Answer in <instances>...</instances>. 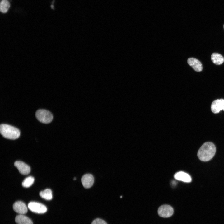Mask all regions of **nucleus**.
<instances>
[{"instance_id":"obj_1","label":"nucleus","mask_w":224,"mask_h":224,"mask_svg":"<svg viewBox=\"0 0 224 224\" xmlns=\"http://www.w3.org/2000/svg\"><path fill=\"white\" fill-rule=\"evenodd\" d=\"M216 151L215 145L211 142H207L200 147L198 151L197 156L201 161H208L214 156Z\"/></svg>"},{"instance_id":"obj_2","label":"nucleus","mask_w":224,"mask_h":224,"mask_svg":"<svg viewBox=\"0 0 224 224\" xmlns=\"http://www.w3.org/2000/svg\"><path fill=\"white\" fill-rule=\"evenodd\" d=\"M0 132L4 138L10 139H16L20 136V130L12 126L5 124H1Z\"/></svg>"},{"instance_id":"obj_3","label":"nucleus","mask_w":224,"mask_h":224,"mask_svg":"<svg viewBox=\"0 0 224 224\" xmlns=\"http://www.w3.org/2000/svg\"><path fill=\"white\" fill-rule=\"evenodd\" d=\"M35 116L39 121L45 124L50 123L53 119L52 113L50 111L44 109L37 110L36 112Z\"/></svg>"},{"instance_id":"obj_4","label":"nucleus","mask_w":224,"mask_h":224,"mask_svg":"<svg viewBox=\"0 0 224 224\" xmlns=\"http://www.w3.org/2000/svg\"><path fill=\"white\" fill-rule=\"evenodd\" d=\"M28 207L31 211L35 213H44L47 211V208L44 205L38 202H30L28 203Z\"/></svg>"},{"instance_id":"obj_5","label":"nucleus","mask_w":224,"mask_h":224,"mask_svg":"<svg viewBox=\"0 0 224 224\" xmlns=\"http://www.w3.org/2000/svg\"><path fill=\"white\" fill-rule=\"evenodd\" d=\"M173 208L168 205H163L160 207L158 210V213L161 217L167 218L171 216L173 214Z\"/></svg>"},{"instance_id":"obj_6","label":"nucleus","mask_w":224,"mask_h":224,"mask_svg":"<svg viewBox=\"0 0 224 224\" xmlns=\"http://www.w3.org/2000/svg\"><path fill=\"white\" fill-rule=\"evenodd\" d=\"M211 110L215 114L218 113L222 110L224 111V99H217L213 101L211 104Z\"/></svg>"},{"instance_id":"obj_7","label":"nucleus","mask_w":224,"mask_h":224,"mask_svg":"<svg viewBox=\"0 0 224 224\" xmlns=\"http://www.w3.org/2000/svg\"><path fill=\"white\" fill-rule=\"evenodd\" d=\"M14 165L17 168L19 172L22 175H27L30 172V167L22 161H16L14 162Z\"/></svg>"},{"instance_id":"obj_8","label":"nucleus","mask_w":224,"mask_h":224,"mask_svg":"<svg viewBox=\"0 0 224 224\" xmlns=\"http://www.w3.org/2000/svg\"><path fill=\"white\" fill-rule=\"evenodd\" d=\"M94 180L93 175L90 174L84 175L81 178L82 184L86 189H88L91 187L94 184Z\"/></svg>"},{"instance_id":"obj_9","label":"nucleus","mask_w":224,"mask_h":224,"mask_svg":"<svg viewBox=\"0 0 224 224\" xmlns=\"http://www.w3.org/2000/svg\"><path fill=\"white\" fill-rule=\"evenodd\" d=\"M13 208L15 212L20 214H26L27 212V208L26 204L21 201L15 202L13 205Z\"/></svg>"},{"instance_id":"obj_10","label":"nucleus","mask_w":224,"mask_h":224,"mask_svg":"<svg viewBox=\"0 0 224 224\" xmlns=\"http://www.w3.org/2000/svg\"><path fill=\"white\" fill-rule=\"evenodd\" d=\"M187 63L195 71L199 72L202 71V64L198 59L194 58H190L188 59Z\"/></svg>"},{"instance_id":"obj_11","label":"nucleus","mask_w":224,"mask_h":224,"mask_svg":"<svg viewBox=\"0 0 224 224\" xmlns=\"http://www.w3.org/2000/svg\"><path fill=\"white\" fill-rule=\"evenodd\" d=\"M174 177L176 179L185 182L189 183L191 181L190 176L187 173L183 171H179L176 173Z\"/></svg>"},{"instance_id":"obj_12","label":"nucleus","mask_w":224,"mask_h":224,"mask_svg":"<svg viewBox=\"0 0 224 224\" xmlns=\"http://www.w3.org/2000/svg\"><path fill=\"white\" fill-rule=\"evenodd\" d=\"M15 220L17 224H33L32 221L30 218L23 214L16 216Z\"/></svg>"},{"instance_id":"obj_13","label":"nucleus","mask_w":224,"mask_h":224,"mask_svg":"<svg viewBox=\"0 0 224 224\" xmlns=\"http://www.w3.org/2000/svg\"><path fill=\"white\" fill-rule=\"evenodd\" d=\"M211 59L213 63L217 65L222 64L224 62V58L221 54L213 53L211 55Z\"/></svg>"},{"instance_id":"obj_14","label":"nucleus","mask_w":224,"mask_h":224,"mask_svg":"<svg viewBox=\"0 0 224 224\" xmlns=\"http://www.w3.org/2000/svg\"><path fill=\"white\" fill-rule=\"evenodd\" d=\"M40 195L42 198L48 200L52 199L53 197L52 191L49 189L41 191L40 193Z\"/></svg>"},{"instance_id":"obj_15","label":"nucleus","mask_w":224,"mask_h":224,"mask_svg":"<svg viewBox=\"0 0 224 224\" xmlns=\"http://www.w3.org/2000/svg\"><path fill=\"white\" fill-rule=\"evenodd\" d=\"M10 7V4L7 0H2L0 4V10L3 13H6Z\"/></svg>"},{"instance_id":"obj_16","label":"nucleus","mask_w":224,"mask_h":224,"mask_svg":"<svg viewBox=\"0 0 224 224\" xmlns=\"http://www.w3.org/2000/svg\"><path fill=\"white\" fill-rule=\"evenodd\" d=\"M34 181V178L32 176H29L25 178L23 181L22 186L25 188H28L32 185Z\"/></svg>"},{"instance_id":"obj_17","label":"nucleus","mask_w":224,"mask_h":224,"mask_svg":"<svg viewBox=\"0 0 224 224\" xmlns=\"http://www.w3.org/2000/svg\"><path fill=\"white\" fill-rule=\"evenodd\" d=\"M91 224H107V223L105 221L102 219L97 218L93 221Z\"/></svg>"},{"instance_id":"obj_18","label":"nucleus","mask_w":224,"mask_h":224,"mask_svg":"<svg viewBox=\"0 0 224 224\" xmlns=\"http://www.w3.org/2000/svg\"><path fill=\"white\" fill-rule=\"evenodd\" d=\"M51 8H52V9H54V5H53V4H52V5H51Z\"/></svg>"},{"instance_id":"obj_19","label":"nucleus","mask_w":224,"mask_h":224,"mask_svg":"<svg viewBox=\"0 0 224 224\" xmlns=\"http://www.w3.org/2000/svg\"><path fill=\"white\" fill-rule=\"evenodd\" d=\"M76 178L75 177H74V178H73V180H76Z\"/></svg>"},{"instance_id":"obj_20","label":"nucleus","mask_w":224,"mask_h":224,"mask_svg":"<svg viewBox=\"0 0 224 224\" xmlns=\"http://www.w3.org/2000/svg\"><path fill=\"white\" fill-rule=\"evenodd\" d=\"M223 28H224V24L223 25Z\"/></svg>"}]
</instances>
